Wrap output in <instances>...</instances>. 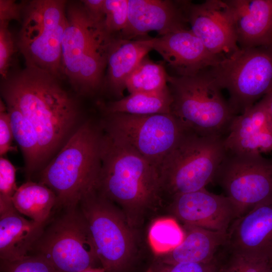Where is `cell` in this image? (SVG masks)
Here are the masks:
<instances>
[{
  "label": "cell",
  "mask_w": 272,
  "mask_h": 272,
  "mask_svg": "<svg viewBox=\"0 0 272 272\" xmlns=\"http://www.w3.org/2000/svg\"><path fill=\"white\" fill-rule=\"evenodd\" d=\"M153 49L175 71L177 76L195 75L215 66L223 58L211 52L187 28L153 38Z\"/></svg>",
  "instance_id": "e0dca14e"
},
{
  "label": "cell",
  "mask_w": 272,
  "mask_h": 272,
  "mask_svg": "<svg viewBox=\"0 0 272 272\" xmlns=\"http://www.w3.org/2000/svg\"><path fill=\"white\" fill-rule=\"evenodd\" d=\"M264 101L266 109L272 119V92L262 98Z\"/></svg>",
  "instance_id": "d590c367"
},
{
  "label": "cell",
  "mask_w": 272,
  "mask_h": 272,
  "mask_svg": "<svg viewBox=\"0 0 272 272\" xmlns=\"http://www.w3.org/2000/svg\"><path fill=\"white\" fill-rule=\"evenodd\" d=\"M169 208L175 219L183 225L222 232H228L239 217L236 207L227 196L206 188L172 197Z\"/></svg>",
  "instance_id": "5bb4252c"
},
{
  "label": "cell",
  "mask_w": 272,
  "mask_h": 272,
  "mask_svg": "<svg viewBox=\"0 0 272 272\" xmlns=\"http://www.w3.org/2000/svg\"><path fill=\"white\" fill-rule=\"evenodd\" d=\"M80 272H105L103 267H92L85 269Z\"/></svg>",
  "instance_id": "8d00e7d4"
},
{
  "label": "cell",
  "mask_w": 272,
  "mask_h": 272,
  "mask_svg": "<svg viewBox=\"0 0 272 272\" xmlns=\"http://www.w3.org/2000/svg\"><path fill=\"white\" fill-rule=\"evenodd\" d=\"M79 204L105 272H128L138 253L137 229L115 203L97 190L85 195Z\"/></svg>",
  "instance_id": "52a82bcc"
},
{
  "label": "cell",
  "mask_w": 272,
  "mask_h": 272,
  "mask_svg": "<svg viewBox=\"0 0 272 272\" xmlns=\"http://www.w3.org/2000/svg\"><path fill=\"white\" fill-rule=\"evenodd\" d=\"M103 135L100 123L85 121L40 170L39 182L54 192L56 206L77 207L85 195L96 190Z\"/></svg>",
  "instance_id": "3957f363"
},
{
  "label": "cell",
  "mask_w": 272,
  "mask_h": 272,
  "mask_svg": "<svg viewBox=\"0 0 272 272\" xmlns=\"http://www.w3.org/2000/svg\"><path fill=\"white\" fill-rule=\"evenodd\" d=\"M9 22L0 21V74L2 80L7 77L14 53V42Z\"/></svg>",
  "instance_id": "1f68e13d"
},
{
  "label": "cell",
  "mask_w": 272,
  "mask_h": 272,
  "mask_svg": "<svg viewBox=\"0 0 272 272\" xmlns=\"http://www.w3.org/2000/svg\"><path fill=\"white\" fill-rule=\"evenodd\" d=\"M219 257L209 263H180L167 264L156 260L148 272H219Z\"/></svg>",
  "instance_id": "4dcf8cb0"
},
{
  "label": "cell",
  "mask_w": 272,
  "mask_h": 272,
  "mask_svg": "<svg viewBox=\"0 0 272 272\" xmlns=\"http://www.w3.org/2000/svg\"><path fill=\"white\" fill-rule=\"evenodd\" d=\"M184 237L182 227L172 218L156 220L151 225L148 233L149 243L156 255L173 250L180 244Z\"/></svg>",
  "instance_id": "4316f807"
},
{
  "label": "cell",
  "mask_w": 272,
  "mask_h": 272,
  "mask_svg": "<svg viewBox=\"0 0 272 272\" xmlns=\"http://www.w3.org/2000/svg\"><path fill=\"white\" fill-rule=\"evenodd\" d=\"M172 102L171 113L188 130L202 136H220L229 131L237 115L210 68L191 76L168 75Z\"/></svg>",
  "instance_id": "5b68a950"
},
{
  "label": "cell",
  "mask_w": 272,
  "mask_h": 272,
  "mask_svg": "<svg viewBox=\"0 0 272 272\" xmlns=\"http://www.w3.org/2000/svg\"><path fill=\"white\" fill-rule=\"evenodd\" d=\"M187 18L190 29L212 53L223 58L239 49L226 1L189 2Z\"/></svg>",
  "instance_id": "9a60e30c"
},
{
  "label": "cell",
  "mask_w": 272,
  "mask_h": 272,
  "mask_svg": "<svg viewBox=\"0 0 272 272\" xmlns=\"http://www.w3.org/2000/svg\"><path fill=\"white\" fill-rule=\"evenodd\" d=\"M188 2L128 0L127 26L118 38L133 40L156 31L163 36L187 28Z\"/></svg>",
  "instance_id": "2e32d148"
},
{
  "label": "cell",
  "mask_w": 272,
  "mask_h": 272,
  "mask_svg": "<svg viewBox=\"0 0 272 272\" xmlns=\"http://www.w3.org/2000/svg\"><path fill=\"white\" fill-rule=\"evenodd\" d=\"M226 2L240 48L272 45V0Z\"/></svg>",
  "instance_id": "d6986e66"
},
{
  "label": "cell",
  "mask_w": 272,
  "mask_h": 272,
  "mask_svg": "<svg viewBox=\"0 0 272 272\" xmlns=\"http://www.w3.org/2000/svg\"><path fill=\"white\" fill-rule=\"evenodd\" d=\"M153 38L128 40L115 37L110 46L105 85L118 99L122 98L129 76L153 49Z\"/></svg>",
  "instance_id": "44dd1931"
},
{
  "label": "cell",
  "mask_w": 272,
  "mask_h": 272,
  "mask_svg": "<svg viewBox=\"0 0 272 272\" xmlns=\"http://www.w3.org/2000/svg\"><path fill=\"white\" fill-rule=\"evenodd\" d=\"M17 169L4 157L0 158V215L16 210L12 198L18 189L16 183Z\"/></svg>",
  "instance_id": "83f0119b"
},
{
  "label": "cell",
  "mask_w": 272,
  "mask_h": 272,
  "mask_svg": "<svg viewBox=\"0 0 272 272\" xmlns=\"http://www.w3.org/2000/svg\"><path fill=\"white\" fill-rule=\"evenodd\" d=\"M168 75L162 64L147 55L129 76L126 89L129 93L160 92L168 87Z\"/></svg>",
  "instance_id": "484cf974"
},
{
  "label": "cell",
  "mask_w": 272,
  "mask_h": 272,
  "mask_svg": "<svg viewBox=\"0 0 272 272\" xmlns=\"http://www.w3.org/2000/svg\"><path fill=\"white\" fill-rule=\"evenodd\" d=\"M67 2L32 0L24 2L17 42L26 65L60 79L62 42L66 26Z\"/></svg>",
  "instance_id": "ba28073f"
},
{
  "label": "cell",
  "mask_w": 272,
  "mask_h": 272,
  "mask_svg": "<svg viewBox=\"0 0 272 272\" xmlns=\"http://www.w3.org/2000/svg\"><path fill=\"white\" fill-rule=\"evenodd\" d=\"M24 2L18 4L14 0H0V21H21Z\"/></svg>",
  "instance_id": "836d02e7"
},
{
  "label": "cell",
  "mask_w": 272,
  "mask_h": 272,
  "mask_svg": "<svg viewBox=\"0 0 272 272\" xmlns=\"http://www.w3.org/2000/svg\"><path fill=\"white\" fill-rule=\"evenodd\" d=\"M77 207L66 209L44 229L33 248L57 272H80L99 262L87 221Z\"/></svg>",
  "instance_id": "8fae6325"
},
{
  "label": "cell",
  "mask_w": 272,
  "mask_h": 272,
  "mask_svg": "<svg viewBox=\"0 0 272 272\" xmlns=\"http://www.w3.org/2000/svg\"><path fill=\"white\" fill-rule=\"evenodd\" d=\"M225 138L187 130L159 167L163 195L172 198L205 188L213 181L226 154Z\"/></svg>",
  "instance_id": "8992f818"
},
{
  "label": "cell",
  "mask_w": 272,
  "mask_h": 272,
  "mask_svg": "<svg viewBox=\"0 0 272 272\" xmlns=\"http://www.w3.org/2000/svg\"><path fill=\"white\" fill-rule=\"evenodd\" d=\"M67 24L62 42V72L75 91L92 95L104 83V71L114 37L103 21L92 15L82 2L67 3Z\"/></svg>",
  "instance_id": "277c9868"
},
{
  "label": "cell",
  "mask_w": 272,
  "mask_h": 272,
  "mask_svg": "<svg viewBox=\"0 0 272 272\" xmlns=\"http://www.w3.org/2000/svg\"><path fill=\"white\" fill-rule=\"evenodd\" d=\"M103 132L96 190L115 203L138 229L148 214L161 204L159 169L128 146Z\"/></svg>",
  "instance_id": "7a4b0ae2"
},
{
  "label": "cell",
  "mask_w": 272,
  "mask_h": 272,
  "mask_svg": "<svg viewBox=\"0 0 272 272\" xmlns=\"http://www.w3.org/2000/svg\"><path fill=\"white\" fill-rule=\"evenodd\" d=\"M172 98L168 87L160 92L132 93L102 106L103 114L150 115L171 113Z\"/></svg>",
  "instance_id": "cb8c5ba5"
},
{
  "label": "cell",
  "mask_w": 272,
  "mask_h": 272,
  "mask_svg": "<svg viewBox=\"0 0 272 272\" xmlns=\"http://www.w3.org/2000/svg\"><path fill=\"white\" fill-rule=\"evenodd\" d=\"M12 201L16 210L37 223L45 224L56 205L54 192L40 182L28 181L18 187Z\"/></svg>",
  "instance_id": "603a6c76"
},
{
  "label": "cell",
  "mask_w": 272,
  "mask_h": 272,
  "mask_svg": "<svg viewBox=\"0 0 272 272\" xmlns=\"http://www.w3.org/2000/svg\"><path fill=\"white\" fill-rule=\"evenodd\" d=\"M44 226L26 219L17 210L0 215L1 260L13 261L29 255L43 233Z\"/></svg>",
  "instance_id": "7402d4cb"
},
{
  "label": "cell",
  "mask_w": 272,
  "mask_h": 272,
  "mask_svg": "<svg viewBox=\"0 0 272 272\" xmlns=\"http://www.w3.org/2000/svg\"><path fill=\"white\" fill-rule=\"evenodd\" d=\"M184 237L173 250L156 256V260L167 264L211 262L226 245L228 233L183 225Z\"/></svg>",
  "instance_id": "ffe728a7"
},
{
  "label": "cell",
  "mask_w": 272,
  "mask_h": 272,
  "mask_svg": "<svg viewBox=\"0 0 272 272\" xmlns=\"http://www.w3.org/2000/svg\"><path fill=\"white\" fill-rule=\"evenodd\" d=\"M6 105L14 138L22 151L26 174L30 178L34 172L43 167L38 135L32 124L18 109Z\"/></svg>",
  "instance_id": "d4e9b609"
},
{
  "label": "cell",
  "mask_w": 272,
  "mask_h": 272,
  "mask_svg": "<svg viewBox=\"0 0 272 272\" xmlns=\"http://www.w3.org/2000/svg\"><path fill=\"white\" fill-rule=\"evenodd\" d=\"M230 256L272 266V203L257 206L236 219L228 231Z\"/></svg>",
  "instance_id": "4fadbf2b"
},
{
  "label": "cell",
  "mask_w": 272,
  "mask_h": 272,
  "mask_svg": "<svg viewBox=\"0 0 272 272\" xmlns=\"http://www.w3.org/2000/svg\"><path fill=\"white\" fill-rule=\"evenodd\" d=\"M128 0H105L104 26L107 32L113 37L120 34L127 25Z\"/></svg>",
  "instance_id": "f1b7e54d"
},
{
  "label": "cell",
  "mask_w": 272,
  "mask_h": 272,
  "mask_svg": "<svg viewBox=\"0 0 272 272\" xmlns=\"http://www.w3.org/2000/svg\"><path fill=\"white\" fill-rule=\"evenodd\" d=\"M14 135L9 114L4 101L0 100V155L16 151V147L12 145Z\"/></svg>",
  "instance_id": "d6a6232c"
},
{
  "label": "cell",
  "mask_w": 272,
  "mask_h": 272,
  "mask_svg": "<svg viewBox=\"0 0 272 272\" xmlns=\"http://www.w3.org/2000/svg\"><path fill=\"white\" fill-rule=\"evenodd\" d=\"M214 181L235 205L239 217L272 203V161L261 154L226 151Z\"/></svg>",
  "instance_id": "7c38bea8"
},
{
  "label": "cell",
  "mask_w": 272,
  "mask_h": 272,
  "mask_svg": "<svg viewBox=\"0 0 272 272\" xmlns=\"http://www.w3.org/2000/svg\"><path fill=\"white\" fill-rule=\"evenodd\" d=\"M2 272H57L51 264L39 254L28 255L13 260H1Z\"/></svg>",
  "instance_id": "f546056e"
},
{
  "label": "cell",
  "mask_w": 272,
  "mask_h": 272,
  "mask_svg": "<svg viewBox=\"0 0 272 272\" xmlns=\"http://www.w3.org/2000/svg\"><path fill=\"white\" fill-rule=\"evenodd\" d=\"M103 131L135 151L158 169L187 130L171 113L103 114Z\"/></svg>",
  "instance_id": "30bf717a"
},
{
  "label": "cell",
  "mask_w": 272,
  "mask_h": 272,
  "mask_svg": "<svg viewBox=\"0 0 272 272\" xmlns=\"http://www.w3.org/2000/svg\"><path fill=\"white\" fill-rule=\"evenodd\" d=\"M224 145L238 154H261L272 150V119L262 98L234 118Z\"/></svg>",
  "instance_id": "ac0fdd59"
},
{
  "label": "cell",
  "mask_w": 272,
  "mask_h": 272,
  "mask_svg": "<svg viewBox=\"0 0 272 272\" xmlns=\"http://www.w3.org/2000/svg\"><path fill=\"white\" fill-rule=\"evenodd\" d=\"M59 79L47 72L26 66L10 72L1 84L5 104L18 109L35 128L43 167L79 127L81 117L78 103Z\"/></svg>",
  "instance_id": "6da1fadb"
},
{
  "label": "cell",
  "mask_w": 272,
  "mask_h": 272,
  "mask_svg": "<svg viewBox=\"0 0 272 272\" xmlns=\"http://www.w3.org/2000/svg\"><path fill=\"white\" fill-rule=\"evenodd\" d=\"M210 71L237 115L272 92V45L239 48L223 57Z\"/></svg>",
  "instance_id": "9c48e42d"
},
{
  "label": "cell",
  "mask_w": 272,
  "mask_h": 272,
  "mask_svg": "<svg viewBox=\"0 0 272 272\" xmlns=\"http://www.w3.org/2000/svg\"><path fill=\"white\" fill-rule=\"evenodd\" d=\"M81 2L92 15L104 22L105 0H83Z\"/></svg>",
  "instance_id": "e575fe53"
}]
</instances>
